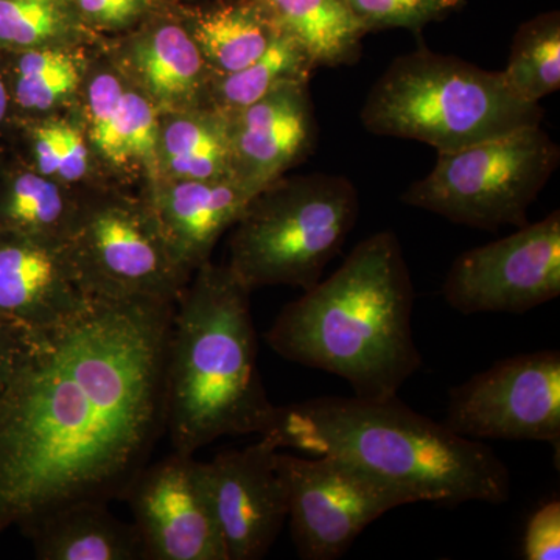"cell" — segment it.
Returning a JSON list of instances; mask_svg holds the SVG:
<instances>
[{
  "instance_id": "1",
  "label": "cell",
  "mask_w": 560,
  "mask_h": 560,
  "mask_svg": "<svg viewBox=\"0 0 560 560\" xmlns=\"http://www.w3.org/2000/svg\"><path fill=\"white\" fill-rule=\"evenodd\" d=\"M175 302L90 300L36 335L0 390V530L124 499L165 433Z\"/></svg>"
},
{
  "instance_id": "2",
  "label": "cell",
  "mask_w": 560,
  "mask_h": 560,
  "mask_svg": "<svg viewBox=\"0 0 560 560\" xmlns=\"http://www.w3.org/2000/svg\"><path fill=\"white\" fill-rule=\"evenodd\" d=\"M412 308L415 287L399 238L382 231L285 305L265 340L282 359L348 382L360 399H390L422 366Z\"/></svg>"
},
{
  "instance_id": "3",
  "label": "cell",
  "mask_w": 560,
  "mask_h": 560,
  "mask_svg": "<svg viewBox=\"0 0 560 560\" xmlns=\"http://www.w3.org/2000/svg\"><path fill=\"white\" fill-rule=\"evenodd\" d=\"M260 438L278 451L349 460L412 504H503L511 497L510 470L489 445L419 415L397 396H323L276 405Z\"/></svg>"
},
{
  "instance_id": "4",
  "label": "cell",
  "mask_w": 560,
  "mask_h": 560,
  "mask_svg": "<svg viewBox=\"0 0 560 560\" xmlns=\"http://www.w3.org/2000/svg\"><path fill=\"white\" fill-rule=\"evenodd\" d=\"M250 291L228 265L206 261L173 311L165 370V433L195 455L223 436L260 434L275 404L261 382Z\"/></svg>"
},
{
  "instance_id": "5",
  "label": "cell",
  "mask_w": 560,
  "mask_h": 560,
  "mask_svg": "<svg viewBox=\"0 0 560 560\" xmlns=\"http://www.w3.org/2000/svg\"><path fill=\"white\" fill-rule=\"evenodd\" d=\"M361 121L368 131L451 153L517 128L539 125V103L522 101L492 72L430 50L396 58L372 86Z\"/></svg>"
},
{
  "instance_id": "6",
  "label": "cell",
  "mask_w": 560,
  "mask_h": 560,
  "mask_svg": "<svg viewBox=\"0 0 560 560\" xmlns=\"http://www.w3.org/2000/svg\"><path fill=\"white\" fill-rule=\"evenodd\" d=\"M357 217L359 194L345 176H282L257 191L235 221L226 265L250 293L272 285L312 289Z\"/></svg>"
},
{
  "instance_id": "7",
  "label": "cell",
  "mask_w": 560,
  "mask_h": 560,
  "mask_svg": "<svg viewBox=\"0 0 560 560\" xmlns=\"http://www.w3.org/2000/svg\"><path fill=\"white\" fill-rule=\"evenodd\" d=\"M62 248L88 300L176 302L191 279L150 202L127 187L84 190Z\"/></svg>"
},
{
  "instance_id": "8",
  "label": "cell",
  "mask_w": 560,
  "mask_h": 560,
  "mask_svg": "<svg viewBox=\"0 0 560 560\" xmlns=\"http://www.w3.org/2000/svg\"><path fill=\"white\" fill-rule=\"evenodd\" d=\"M559 162L558 143L541 124L528 125L438 153L433 171L412 183L401 201L475 230L522 228Z\"/></svg>"
},
{
  "instance_id": "9",
  "label": "cell",
  "mask_w": 560,
  "mask_h": 560,
  "mask_svg": "<svg viewBox=\"0 0 560 560\" xmlns=\"http://www.w3.org/2000/svg\"><path fill=\"white\" fill-rule=\"evenodd\" d=\"M289 492L291 537L304 560H335L386 512L412 504L410 497L337 456L278 453Z\"/></svg>"
},
{
  "instance_id": "10",
  "label": "cell",
  "mask_w": 560,
  "mask_h": 560,
  "mask_svg": "<svg viewBox=\"0 0 560 560\" xmlns=\"http://www.w3.org/2000/svg\"><path fill=\"white\" fill-rule=\"evenodd\" d=\"M445 425L477 441H560V353H521L451 390Z\"/></svg>"
},
{
  "instance_id": "11",
  "label": "cell",
  "mask_w": 560,
  "mask_h": 560,
  "mask_svg": "<svg viewBox=\"0 0 560 560\" xmlns=\"http://www.w3.org/2000/svg\"><path fill=\"white\" fill-rule=\"evenodd\" d=\"M559 294V210L460 254L442 285L445 302L463 315L526 313Z\"/></svg>"
},
{
  "instance_id": "12",
  "label": "cell",
  "mask_w": 560,
  "mask_h": 560,
  "mask_svg": "<svg viewBox=\"0 0 560 560\" xmlns=\"http://www.w3.org/2000/svg\"><path fill=\"white\" fill-rule=\"evenodd\" d=\"M145 560H228L205 463L173 452L136 475L124 499Z\"/></svg>"
},
{
  "instance_id": "13",
  "label": "cell",
  "mask_w": 560,
  "mask_h": 560,
  "mask_svg": "<svg viewBox=\"0 0 560 560\" xmlns=\"http://www.w3.org/2000/svg\"><path fill=\"white\" fill-rule=\"evenodd\" d=\"M101 39L92 49L73 110L110 183L145 191L158 180L161 113L121 75L102 49Z\"/></svg>"
},
{
  "instance_id": "14",
  "label": "cell",
  "mask_w": 560,
  "mask_h": 560,
  "mask_svg": "<svg viewBox=\"0 0 560 560\" xmlns=\"http://www.w3.org/2000/svg\"><path fill=\"white\" fill-rule=\"evenodd\" d=\"M278 448L259 440L205 463L206 481L228 560L268 555L289 521V492Z\"/></svg>"
},
{
  "instance_id": "15",
  "label": "cell",
  "mask_w": 560,
  "mask_h": 560,
  "mask_svg": "<svg viewBox=\"0 0 560 560\" xmlns=\"http://www.w3.org/2000/svg\"><path fill=\"white\" fill-rule=\"evenodd\" d=\"M101 46L160 113L212 108L210 88L217 75L187 31L178 5L160 11L131 32L102 38Z\"/></svg>"
},
{
  "instance_id": "16",
  "label": "cell",
  "mask_w": 560,
  "mask_h": 560,
  "mask_svg": "<svg viewBox=\"0 0 560 560\" xmlns=\"http://www.w3.org/2000/svg\"><path fill=\"white\" fill-rule=\"evenodd\" d=\"M226 116L232 176L256 194L296 167L315 145L308 81L282 84L253 105Z\"/></svg>"
},
{
  "instance_id": "17",
  "label": "cell",
  "mask_w": 560,
  "mask_h": 560,
  "mask_svg": "<svg viewBox=\"0 0 560 560\" xmlns=\"http://www.w3.org/2000/svg\"><path fill=\"white\" fill-rule=\"evenodd\" d=\"M88 301L62 243L0 231V316L40 334Z\"/></svg>"
},
{
  "instance_id": "18",
  "label": "cell",
  "mask_w": 560,
  "mask_h": 560,
  "mask_svg": "<svg viewBox=\"0 0 560 560\" xmlns=\"http://www.w3.org/2000/svg\"><path fill=\"white\" fill-rule=\"evenodd\" d=\"M140 194L160 221L173 256L194 276L210 260L217 243L241 219L256 191L235 179H158Z\"/></svg>"
},
{
  "instance_id": "19",
  "label": "cell",
  "mask_w": 560,
  "mask_h": 560,
  "mask_svg": "<svg viewBox=\"0 0 560 560\" xmlns=\"http://www.w3.org/2000/svg\"><path fill=\"white\" fill-rule=\"evenodd\" d=\"M20 528L39 560H145L135 523L117 518L105 501L62 504Z\"/></svg>"
},
{
  "instance_id": "20",
  "label": "cell",
  "mask_w": 560,
  "mask_h": 560,
  "mask_svg": "<svg viewBox=\"0 0 560 560\" xmlns=\"http://www.w3.org/2000/svg\"><path fill=\"white\" fill-rule=\"evenodd\" d=\"M94 46L0 51L16 120L75 109Z\"/></svg>"
},
{
  "instance_id": "21",
  "label": "cell",
  "mask_w": 560,
  "mask_h": 560,
  "mask_svg": "<svg viewBox=\"0 0 560 560\" xmlns=\"http://www.w3.org/2000/svg\"><path fill=\"white\" fill-rule=\"evenodd\" d=\"M7 145L40 175L72 189L114 186L98 164L75 110L14 120Z\"/></svg>"
},
{
  "instance_id": "22",
  "label": "cell",
  "mask_w": 560,
  "mask_h": 560,
  "mask_svg": "<svg viewBox=\"0 0 560 560\" xmlns=\"http://www.w3.org/2000/svg\"><path fill=\"white\" fill-rule=\"evenodd\" d=\"M272 27L293 39L313 66L352 65L359 60L368 28L346 0H245Z\"/></svg>"
},
{
  "instance_id": "23",
  "label": "cell",
  "mask_w": 560,
  "mask_h": 560,
  "mask_svg": "<svg viewBox=\"0 0 560 560\" xmlns=\"http://www.w3.org/2000/svg\"><path fill=\"white\" fill-rule=\"evenodd\" d=\"M158 179H234L226 114L215 108L161 113Z\"/></svg>"
},
{
  "instance_id": "24",
  "label": "cell",
  "mask_w": 560,
  "mask_h": 560,
  "mask_svg": "<svg viewBox=\"0 0 560 560\" xmlns=\"http://www.w3.org/2000/svg\"><path fill=\"white\" fill-rule=\"evenodd\" d=\"M83 191L40 175L9 149L0 165V231L62 243Z\"/></svg>"
},
{
  "instance_id": "25",
  "label": "cell",
  "mask_w": 560,
  "mask_h": 560,
  "mask_svg": "<svg viewBox=\"0 0 560 560\" xmlns=\"http://www.w3.org/2000/svg\"><path fill=\"white\" fill-rule=\"evenodd\" d=\"M180 18L215 75L237 72L264 54L279 32L245 0L178 5Z\"/></svg>"
},
{
  "instance_id": "26",
  "label": "cell",
  "mask_w": 560,
  "mask_h": 560,
  "mask_svg": "<svg viewBox=\"0 0 560 560\" xmlns=\"http://www.w3.org/2000/svg\"><path fill=\"white\" fill-rule=\"evenodd\" d=\"M72 0H0V51L97 43Z\"/></svg>"
},
{
  "instance_id": "27",
  "label": "cell",
  "mask_w": 560,
  "mask_h": 560,
  "mask_svg": "<svg viewBox=\"0 0 560 560\" xmlns=\"http://www.w3.org/2000/svg\"><path fill=\"white\" fill-rule=\"evenodd\" d=\"M313 69L315 66L307 54L289 36L279 33L256 61L237 72L213 79L210 105L224 114L234 113L260 101L282 84L308 81Z\"/></svg>"
},
{
  "instance_id": "28",
  "label": "cell",
  "mask_w": 560,
  "mask_h": 560,
  "mask_svg": "<svg viewBox=\"0 0 560 560\" xmlns=\"http://www.w3.org/2000/svg\"><path fill=\"white\" fill-rule=\"evenodd\" d=\"M504 81L517 97L528 103L555 94L560 88V16L558 11L539 14L521 25L512 40Z\"/></svg>"
},
{
  "instance_id": "29",
  "label": "cell",
  "mask_w": 560,
  "mask_h": 560,
  "mask_svg": "<svg viewBox=\"0 0 560 560\" xmlns=\"http://www.w3.org/2000/svg\"><path fill=\"white\" fill-rule=\"evenodd\" d=\"M464 0H346L368 32L382 28L420 31L458 9Z\"/></svg>"
},
{
  "instance_id": "30",
  "label": "cell",
  "mask_w": 560,
  "mask_h": 560,
  "mask_svg": "<svg viewBox=\"0 0 560 560\" xmlns=\"http://www.w3.org/2000/svg\"><path fill=\"white\" fill-rule=\"evenodd\" d=\"M81 22L98 38L124 35L160 11L168 0H72Z\"/></svg>"
},
{
  "instance_id": "31",
  "label": "cell",
  "mask_w": 560,
  "mask_h": 560,
  "mask_svg": "<svg viewBox=\"0 0 560 560\" xmlns=\"http://www.w3.org/2000/svg\"><path fill=\"white\" fill-rule=\"evenodd\" d=\"M526 560L560 559V503L552 500L544 504L529 518L523 539Z\"/></svg>"
},
{
  "instance_id": "32",
  "label": "cell",
  "mask_w": 560,
  "mask_h": 560,
  "mask_svg": "<svg viewBox=\"0 0 560 560\" xmlns=\"http://www.w3.org/2000/svg\"><path fill=\"white\" fill-rule=\"evenodd\" d=\"M36 335L38 334L0 316V390L20 371L35 345Z\"/></svg>"
},
{
  "instance_id": "33",
  "label": "cell",
  "mask_w": 560,
  "mask_h": 560,
  "mask_svg": "<svg viewBox=\"0 0 560 560\" xmlns=\"http://www.w3.org/2000/svg\"><path fill=\"white\" fill-rule=\"evenodd\" d=\"M14 120H16V117H14L13 102H11L5 69H3L2 58H0V140H3V142L9 139Z\"/></svg>"
},
{
  "instance_id": "34",
  "label": "cell",
  "mask_w": 560,
  "mask_h": 560,
  "mask_svg": "<svg viewBox=\"0 0 560 560\" xmlns=\"http://www.w3.org/2000/svg\"><path fill=\"white\" fill-rule=\"evenodd\" d=\"M7 153H9V145H7V142H3V140H0V165L5 161Z\"/></svg>"
},
{
  "instance_id": "35",
  "label": "cell",
  "mask_w": 560,
  "mask_h": 560,
  "mask_svg": "<svg viewBox=\"0 0 560 560\" xmlns=\"http://www.w3.org/2000/svg\"><path fill=\"white\" fill-rule=\"evenodd\" d=\"M168 2L175 5H189V3L206 2V0H168Z\"/></svg>"
}]
</instances>
